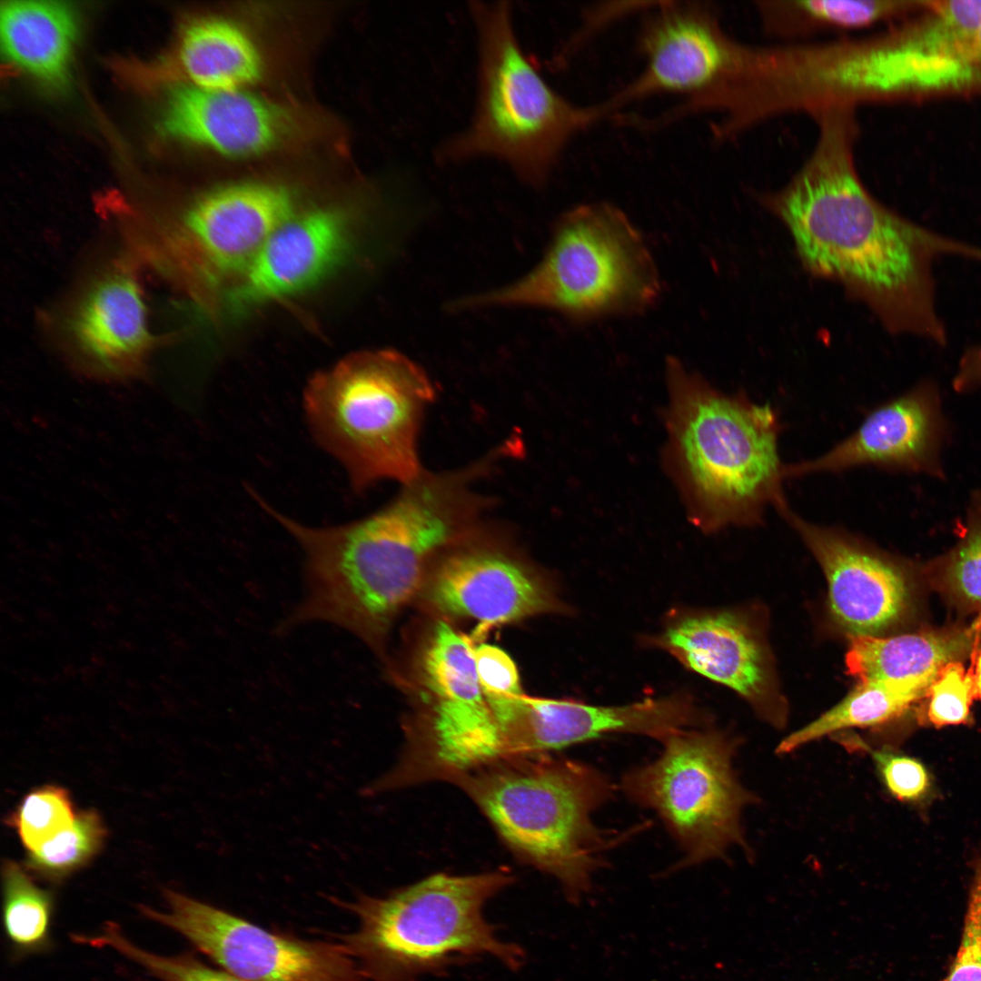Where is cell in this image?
<instances>
[{
  "label": "cell",
  "instance_id": "21",
  "mask_svg": "<svg viewBox=\"0 0 981 981\" xmlns=\"http://www.w3.org/2000/svg\"><path fill=\"white\" fill-rule=\"evenodd\" d=\"M2 48L15 65L52 85L64 83L77 25L73 9L56 1L1 4Z\"/></svg>",
  "mask_w": 981,
  "mask_h": 981
},
{
  "label": "cell",
  "instance_id": "6",
  "mask_svg": "<svg viewBox=\"0 0 981 981\" xmlns=\"http://www.w3.org/2000/svg\"><path fill=\"white\" fill-rule=\"evenodd\" d=\"M435 392L419 364L382 349L355 352L317 373L303 401L315 439L362 491L382 481L404 484L424 470L419 437Z\"/></svg>",
  "mask_w": 981,
  "mask_h": 981
},
{
  "label": "cell",
  "instance_id": "30",
  "mask_svg": "<svg viewBox=\"0 0 981 981\" xmlns=\"http://www.w3.org/2000/svg\"><path fill=\"white\" fill-rule=\"evenodd\" d=\"M105 942L108 947L140 965L160 981H243L208 966L192 954L164 956L150 953L131 942L121 929L112 930Z\"/></svg>",
  "mask_w": 981,
  "mask_h": 981
},
{
  "label": "cell",
  "instance_id": "15",
  "mask_svg": "<svg viewBox=\"0 0 981 981\" xmlns=\"http://www.w3.org/2000/svg\"><path fill=\"white\" fill-rule=\"evenodd\" d=\"M655 641L686 668L738 692L769 723L784 724L786 711L768 656L741 617L728 611L685 614Z\"/></svg>",
  "mask_w": 981,
  "mask_h": 981
},
{
  "label": "cell",
  "instance_id": "23",
  "mask_svg": "<svg viewBox=\"0 0 981 981\" xmlns=\"http://www.w3.org/2000/svg\"><path fill=\"white\" fill-rule=\"evenodd\" d=\"M179 59L192 85L212 90L245 89L262 73L254 43L235 24L203 19L183 32Z\"/></svg>",
  "mask_w": 981,
  "mask_h": 981
},
{
  "label": "cell",
  "instance_id": "8",
  "mask_svg": "<svg viewBox=\"0 0 981 981\" xmlns=\"http://www.w3.org/2000/svg\"><path fill=\"white\" fill-rule=\"evenodd\" d=\"M660 293L659 272L641 233L623 211L600 202L561 213L541 260L523 277L454 305L543 309L590 322L645 312Z\"/></svg>",
  "mask_w": 981,
  "mask_h": 981
},
{
  "label": "cell",
  "instance_id": "31",
  "mask_svg": "<svg viewBox=\"0 0 981 981\" xmlns=\"http://www.w3.org/2000/svg\"><path fill=\"white\" fill-rule=\"evenodd\" d=\"M928 721L936 727L965 724L969 720L970 705L976 697L973 674L963 665L951 661L945 665L929 687Z\"/></svg>",
  "mask_w": 981,
  "mask_h": 981
},
{
  "label": "cell",
  "instance_id": "16",
  "mask_svg": "<svg viewBox=\"0 0 981 981\" xmlns=\"http://www.w3.org/2000/svg\"><path fill=\"white\" fill-rule=\"evenodd\" d=\"M966 45L967 40L933 18L900 41L830 62L824 77L829 88L856 94L959 87L978 77Z\"/></svg>",
  "mask_w": 981,
  "mask_h": 981
},
{
  "label": "cell",
  "instance_id": "36",
  "mask_svg": "<svg viewBox=\"0 0 981 981\" xmlns=\"http://www.w3.org/2000/svg\"><path fill=\"white\" fill-rule=\"evenodd\" d=\"M970 55L974 65L981 74V31L976 35L971 43Z\"/></svg>",
  "mask_w": 981,
  "mask_h": 981
},
{
  "label": "cell",
  "instance_id": "17",
  "mask_svg": "<svg viewBox=\"0 0 981 981\" xmlns=\"http://www.w3.org/2000/svg\"><path fill=\"white\" fill-rule=\"evenodd\" d=\"M343 213L318 209L292 215L265 242L227 293L237 309L298 292L325 276L348 251Z\"/></svg>",
  "mask_w": 981,
  "mask_h": 981
},
{
  "label": "cell",
  "instance_id": "26",
  "mask_svg": "<svg viewBox=\"0 0 981 981\" xmlns=\"http://www.w3.org/2000/svg\"><path fill=\"white\" fill-rule=\"evenodd\" d=\"M104 837L100 816L86 810L76 816L69 827L31 851L27 865L47 878H63L86 864L98 852Z\"/></svg>",
  "mask_w": 981,
  "mask_h": 981
},
{
  "label": "cell",
  "instance_id": "7",
  "mask_svg": "<svg viewBox=\"0 0 981 981\" xmlns=\"http://www.w3.org/2000/svg\"><path fill=\"white\" fill-rule=\"evenodd\" d=\"M478 93L471 123L440 151L444 161L491 157L527 184L545 183L567 144L607 115L578 106L542 78L522 51L507 2H473Z\"/></svg>",
  "mask_w": 981,
  "mask_h": 981
},
{
  "label": "cell",
  "instance_id": "27",
  "mask_svg": "<svg viewBox=\"0 0 981 981\" xmlns=\"http://www.w3.org/2000/svg\"><path fill=\"white\" fill-rule=\"evenodd\" d=\"M847 748L867 752L875 765L880 781L895 799L923 808L936 796L933 778L917 758L885 746L873 748L857 737L838 735Z\"/></svg>",
  "mask_w": 981,
  "mask_h": 981
},
{
  "label": "cell",
  "instance_id": "25",
  "mask_svg": "<svg viewBox=\"0 0 981 981\" xmlns=\"http://www.w3.org/2000/svg\"><path fill=\"white\" fill-rule=\"evenodd\" d=\"M52 893L37 887L15 862L3 868V925L15 958L49 952L54 945Z\"/></svg>",
  "mask_w": 981,
  "mask_h": 981
},
{
  "label": "cell",
  "instance_id": "5",
  "mask_svg": "<svg viewBox=\"0 0 981 981\" xmlns=\"http://www.w3.org/2000/svg\"><path fill=\"white\" fill-rule=\"evenodd\" d=\"M502 868L473 875L438 873L383 897L335 901L357 917V929L340 938L363 979L420 981L452 966L490 956L510 969L522 948L500 938L484 916L486 903L510 885Z\"/></svg>",
  "mask_w": 981,
  "mask_h": 981
},
{
  "label": "cell",
  "instance_id": "34",
  "mask_svg": "<svg viewBox=\"0 0 981 981\" xmlns=\"http://www.w3.org/2000/svg\"><path fill=\"white\" fill-rule=\"evenodd\" d=\"M951 588L965 600L981 603V532L975 533L958 550L948 570Z\"/></svg>",
  "mask_w": 981,
  "mask_h": 981
},
{
  "label": "cell",
  "instance_id": "20",
  "mask_svg": "<svg viewBox=\"0 0 981 981\" xmlns=\"http://www.w3.org/2000/svg\"><path fill=\"white\" fill-rule=\"evenodd\" d=\"M931 429L923 397L903 395L873 410L851 435L821 456L785 465V479L868 465H907L923 452Z\"/></svg>",
  "mask_w": 981,
  "mask_h": 981
},
{
  "label": "cell",
  "instance_id": "2",
  "mask_svg": "<svg viewBox=\"0 0 981 981\" xmlns=\"http://www.w3.org/2000/svg\"><path fill=\"white\" fill-rule=\"evenodd\" d=\"M401 485L374 513L332 527L304 526L263 505L304 555V594L285 627L325 622L381 648L432 564L477 517L471 495L449 474L426 471Z\"/></svg>",
  "mask_w": 981,
  "mask_h": 981
},
{
  "label": "cell",
  "instance_id": "18",
  "mask_svg": "<svg viewBox=\"0 0 981 981\" xmlns=\"http://www.w3.org/2000/svg\"><path fill=\"white\" fill-rule=\"evenodd\" d=\"M68 329L82 366L100 378L137 375L154 343L141 285L123 268L90 287L74 308Z\"/></svg>",
  "mask_w": 981,
  "mask_h": 981
},
{
  "label": "cell",
  "instance_id": "14",
  "mask_svg": "<svg viewBox=\"0 0 981 981\" xmlns=\"http://www.w3.org/2000/svg\"><path fill=\"white\" fill-rule=\"evenodd\" d=\"M776 510L819 563L830 614L849 637L877 636L900 618L908 591L895 566L851 534L804 520L787 500Z\"/></svg>",
  "mask_w": 981,
  "mask_h": 981
},
{
  "label": "cell",
  "instance_id": "24",
  "mask_svg": "<svg viewBox=\"0 0 981 981\" xmlns=\"http://www.w3.org/2000/svg\"><path fill=\"white\" fill-rule=\"evenodd\" d=\"M837 705L784 738L778 754H788L826 736L849 728L879 727L902 715L923 692L916 688L881 681L857 682Z\"/></svg>",
  "mask_w": 981,
  "mask_h": 981
},
{
  "label": "cell",
  "instance_id": "13",
  "mask_svg": "<svg viewBox=\"0 0 981 981\" xmlns=\"http://www.w3.org/2000/svg\"><path fill=\"white\" fill-rule=\"evenodd\" d=\"M292 215V197L282 187L261 183L226 185L188 207L176 225L173 243L193 277L215 302L220 288L233 278L236 282Z\"/></svg>",
  "mask_w": 981,
  "mask_h": 981
},
{
  "label": "cell",
  "instance_id": "12",
  "mask_svg": "<svg viewBox=\"0 0 981 981\" xmlns=\"http://www.w3.org/2000/svg\"><path fill=\"white\" fill-rule=\"evenodd\" d=\"M421 592L433 610L481 629L560 609L544 580L482 523L436 560Z\"/></svg>",
  "mask_w": 981,
  "mask_h": 981
},
{
  "label": "cell",
  "instance_id": "11",
  "mask_svg": "<svg viewBox=\"0 0 981 981\" xmlns=\"http://www.w3.org/2000/svg\"><path fill=\"white\" fill-rule=\"evenodd\" d=\"M167 912L142 907L147 918L179 933L222 970L243 981H361L341 944L270 931L173 890Z\"/></svg>",
  "mask_w": 981,
  "mask_h": 981
},
{
  "label": "cell",
  "instance_id": "28",
  "mask_svg": "<svg viewBox=\"0 0 981 981\" xmlns=\"http://www.w3.org/2000/svg\"><path fill=\"white\" fill-rule=\"evenodd\" d=\"M473 656L481 689L499 725L512 727L526 696L515 662L503 649L486 643L473 646Z\"/></svg>",
  "mask_w": 981,
  "mask_h": 981
},
{
  "label": "cell",
  "instance_id": "32",
  "mask_svg": "<svg viewBox=\"0 0 981 981\" xmlns=\"http://www.w3.org/2000/svg\"><path fill=\"white\" fill-rule=\"evenodd\" d=\"M944 981H981V851L973 864L960 944Z\"/></svg>",
  "mask_w": 981,
  "mask_h": 981
},
{
  "label": "cell",
  "instance_id": "37",
  "mask_svg": "<svg viewBox=\"0 0 981 981\" xmlns=\"http://www.w3.org/2000/svg\"><path fill=\"white\" fill-rule=\"evenodd\" d=\"M973 678H974L976 697H978L980 699V700H981V651L978 654V657L976 659V669H975V673L973 674Z\"/></svg>",
  "mask_w": 981,
  "mask_h": 981
},
{
  "label": "cell",
  "instance_id": "10",
  "mask_svg": "<svg viewBox=\"0 0 981 981\" xmlns=\"http://www.w3.org/2000/svg\"><path fill=\"white\" fill-rule=\"evenodd\" d=\"M639 50L643 69L603 103L609 115L628 104L658 94L677 95L683 103L649 124H667L732 102L740 55L704 7L659 3L641 27Z\"/></svg>",
  "mask_w": 981,
  "mask_h": 981
},
{
  "label": "cell",
  "instance_id": "22",
  "mask_svg": "<svg viewBox=\"0 0 981 981\" xmlns=\"http://www.w3.org/2000/svg\"><path fill=\"white\" fill-rule=\"evenodd\" d=\"M974 629L955 635L907 634L850 637L846 655L857 682L881 681L926 690L940 669L970 646Z\"/></svg>",
  "mask_w": 981,
  "mask_h": 981
},
{
  "label": "cell",
  "instance_id": "9",
  "mask_svg": "<svg viewBox=\"0 0 981 981\" xmlns=\"http://www.w3.org/2000/svg\"><path fill=\"white\" fill-rule=\"evenodd\" d=\"M662 743L660 756L628 771L621 786L629 799L657 813L680 847L683 858L674 869L744 847L741 814L753 798L733 768L735 740L688 728Z\"/></svg>",
  "mask_w": 981,
  "mask_h": 981
},
{
  "label": "cell",
  "instance_id": "4",
  "mask_svg": "<svg viewBox=\"0 0 981 981\" xmlns=\"http://www.w3.org/2000/svg\"><path fill=\"white\" fill-rule=\"evenodd\" d=\"M451 783L475 803L519 860L557 879L572 905L590 891L603 853L622 837L593 821L613 788L586 763L549 754L515 755Z\"/></svg>",
  "mask_w": 981,
  "mask_h": 981
},
{
  "label": "cell",
  "instance_id": "19",
  "mask_svg": "<svg viewBox=\"0 0 981 981\" xmlns=\"http://www.w3.org/2000/svg\"><path fill=\"white\" fill-rule=\"evenodd\" d=\"M161 127L167 135L225 156L261 153L280 134L276 111L245 89L212 90L194 85L168 95Z\"/></svg>",
  "mask_w": 981,
  "mask_h": 981
},
{
  "label": "cell",
  "instance_id": "3",
  "mask_svg": "<svg viewBox=\"0 0 981 981\" xmlns=\"http://www.w3.org/2000/svg\"><path fill=\"white\" fill-rule=\"evenodd\" d=\"M669 461L693 520L705 530L762 523L784 502L775 410L727 394L669 357Z\"/></svg>",
  "mask_w": 981,
  "mask_h": 981
},
{
  "label": "cell",
  "instance_id": "1",
  "mask_svg": "<svg viewBox=\"0 0 981 981\" xmlns=\"http://www.w3.org/2000/svg\"><path fill=\"white\" fill-rule=\"evenodd\" d=\"M845 119L829 114L807 164L765 205L786 226L804 268L841 285L892 334L944 346L934 267L944 257L981 263V246L918 224L861 183Z\"/></svg>",
  "mask_w": 981,
  "mask_h": 981
},
{
  "label": "cell",
  "instance_id": "29",
  "mask_svg": "<svg viewBox=\"0 0 981 981\" xmlns=\"http://www.w3.org/2000/svg\"><path fill=\"white\" fill-rule=\"evenodd\" d=\"M75 816L68 792L45 786L29 793L9 817L22 843L31 852L69 827Z\"/></svg>",
  "mask_w": 981,
  "mask_h": 981
},
{
  "label": "cell",
  "instance_id": "33",
  "mask_svg": "<svg viewBox=\"0 0 981 981\" xmlns=\"http://www.w3.org/2000/svg\"><path fill=\"white\" fill-rule=\"evenodd\" d=\"M901 5V2L874 0L796 2V8L812 21L843 28L867 26L898 10Z\"/></svg>",
  "mask_w": 981,
  "mask_h": 981
},
{
  "label": "cell",
  "instance_id": "35",
  "mask_svg": "<svg viewBox=\"0 0 981 981\" xmlns=\"http://www.w3.org/2000/svg\"><path fill=\"white\" fill-rule=\"evenodd\" d=\"M957 382L964 389L981 385V344L968 347L961 355L956 372Z\"/></svg>",
  "mask_w": 981,
  "mask_h": 981
}]
</instances>
